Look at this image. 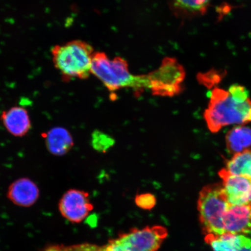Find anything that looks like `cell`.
Segmentation results:
<instances>
[{"label":"cell","mask_w":251,"mask_h":251,"mask_svg":"<svg viewBox=\"0 0 251 251\" xmlns=\"http://www.w3.org/2000/svg\"><path fill=\"white\" fill-rule=\"evenodd\" d=\"M204 118L208 129L213 133L227 126L250 123L251 100L244 102L237 101L228 91L215 88L210 95Z\"/></svg>","instance_id":"6da1fadb"},{"label":"cell","mask_w":251,"mask_h":251,"mask_svg":"<svg viewBox=\"0 0 251 251\" xmlns=\"http://www.w3.org/2000/svg\"><path fill=\"white\" fill-rule=\"evenodd\" d=\"M92 74L98 78L109 92L132 89L143 92L146 87V75L131 74L124 58L110 59L102 52H95L92 64Z\"/></svg>","instance_id":"7a4b0ae2"},{"label":"cell","mask_w":251,"mask_h":251,"mask_svg":"<svg viewBox=\"0 0 251 251\" xmlns=\"http://www.w3.org/2000/svg\"><path fill=\"white\" fill-rule=\"evenodd\" d=\"M94 53L92 46L79 40L56 45L51 49L53 64L65 81L89 78Z\"/></svg>","instance_id":"3957f363"},{"label":"cell","mask_w":251,"mask_h":251,"mask_svg":"<svg viewBox=\"0 0 251 251\" xmlns=\"http://www.w3.org/2000/svg\"><path fill=\"white\" fill-rule=\"evenodd\" d=\"M230 205L222 184H209L202 188L198 200V210L206 235L226 233L223 219Z\"/></svg>","instance_id":"277c9868"},{"label":"cell","mask_w":251,"mask_h":251,"mask_svg":"<svg viewBox=\"0 0 251 251\" xmlns=\"http://www.w3.org/2000/svg\"><path fill=\"white\" fill-rule=\"evenodd\" d=\"M168 235L167 228L160 225L133 228L110 240L103 251H158Z\"/></svg>","instance_id":"5b68a950"},{"label":"cell","mask_w":251,"mask_h":251,"mask_svg":"<svg viewBox=\"0 0 251 251\" xmlns=\"http://www.w3.org/2000/svg\"><path fill=\"white\" fill-rule=\"evenodd\" d=\"M149 75V90L153 95L172 97L178 95L183 89L186 71L176 59L165 58L159 67Z\"/></svg>","instance_id":"8992f818"},{"label":"cell","mask_w":251,"mask_h":251,"mask_svg":"<svg viewBox=\"0 0 251 251\" xmlns=\"http://www.w3.org/2000/svg\"><path fill=\"white\" fill-rule=\"evenodd\" d=\"M61 214L73 224H79L93 211L89 194L86 191L70 189L62 197L59 202Z\"/></svg>","instance_id":"52a82bcc"},{"label":"cell","mask_w":251,"mask_h":251,"mask_svg":"<svg viewBox=\"0 0 251 251\" xmlns=\"http://www.w3.org/2000/svg\"><path fill=\"white\" fill-rule=\"evenodd\" d=\"M222 186L229 203L251 206V180L229 173L225 168L219 172Z\"/></svg>","instance_id":"ba28073f"},{"label":"cell","mask_w":251,"mask_h":251,"mask_svg":"<svg viewBox=\"0 0 251 251\" xmlns=\"http://www.w3.org/2000/svg\"><path fill=\"white\" fill-rule=\"evenodd\" d=\"M226 233L251 234V206L229 205L224 219Z\"/></svg>","instance_id":"9c48e42d"},{"label":"cell","mask_w":251,"mask_h":251,"mask_svg":"<svg viewBox=\"0 0 251 251\" xmlns=\"http://www.w3.org/2000/svg\"><path fill=\"white\" fill-rule=\"evenodd\" d=\"M40 191L34 181L28 178H21L9 187L7 197L15 205L23 207L33 205L38 200Z\"/></svg>","instance_id":"30bf717a"},{"label":"cell","mask_w":251,"mask_h":251,"mask_svg":"<svg viewBox=\"0 0 251 251\" xmlns=\"http://www.w3.org/2000/svg\"><path fill=\"white\" fill-rule=\"evenodd\" d=\"M205 241L213 251H251V238L246 235L208 234Z\"/></svg>","instance_id":"8fae6325"},{"label":"cell","mask_w":251,"mask_h":251,"mask_svg":"<svg viewBox=\"0 0 251 251\" xmlns=\"http://www.w3.org/2000/svg\"><path fill=\"white\" fill-rule=\"evenodd\" d=\"M1 120L8 132L15 137L25 136L31 128L27 110L20 106H14L3 112Z\"/></svg>","instance_id":"7c38bea8"},{"label":"cell","mask_w":251,"mask_h":251,"mask_svg":"<svg viewBox=\"0 0 251 251\" xmlns=\"http://www.w3.org/2000/svg\"><path fill=\"white\" fill-rule=\"evenodd\" d=\"M45 137L47 149L53 155H65L74 145L70 131L62 127H56L48 131Z\"/></svg>","instance_id":"4fadbf2b"},{"label":"cell","mask_w":251,"mask_h":251,"mask_svg":"<svg viewBox=\"0 0 251 251\" xmlns=\"http://www.w3.org/2000/svg\"><path fill=\"white\" fill-rule=\"evenodd\" d=\"M228 151L232 154L244 151L251 147V128L238 125L229 130L226 136Z\"/></svg>","instance_id":"5bb4252c"},{"label":"cell","mask_w":251,"mask_h":251,"mask_svg":"<svg viewBox=\"0 0 251 251\" xmlns=\"http://www.w3.org/2000/svg\"><path fill=\"white\" fill-rule=\"evenodd\" d=\"M225 169L231 174L251 180V148L233 155L227 161Z\"/></svg>","instance_id":"9a60e30c"},{"label":"cell","mask_w":251,"mask_h":251,"mask_svg":"<svg viewBox=\"0 0 251 251\" xmlns=\"http://www.w3.org/2000/svg\"><path fill=\"white\" fill-rule=\"evenodd\" d=\"M211 0H174V7L178 12L187 14H203Z\"/></svg>","instance_id":"2e32d148"},{"label":"cell","mask_w":251,"mask_h":251,"mask_svg":"<svg viewBox=\"0 0 251 251\" xmlns=\"http://www.w3.org/2000/svg\"><path fill=\"white\" fill-rule=\"evenodd\" d=\"M91 144L93 149L97 152L106 153L115 145V140L110 135L96 130L92 134Z\"/></svg>","instance_id":"e0dca14e"},{"label":"cell","mask_w":251,"mask_h":251,"mask_svg":"<svg viewBox=\"0 0 251 251\" xmlns=\"http://www.w3.org/2000/svg\"><path fill=\"white\" fill-rule=\"evenodd\" d=\"M135 203L141 209L151 210L156 205V198L150 193L137 194L135 197Z\"/></svg>","instance_id":"ac0fdd59"},{"label":"cell","mask_w":251,"mask_h":251,"mask_svg":"<svg viewBox=\"0 0 251 251\" xmlns=\"http://www.w3.org/2000/svg\"><path fill=\"white\" fill-rule=\"evenodd\" d=\"M230 95L237 101L244 102L250 99L249 93L246 87L239 84H233L228 90Z\"/></svg>","instance_id":"d6986e66"}]
</instances>
